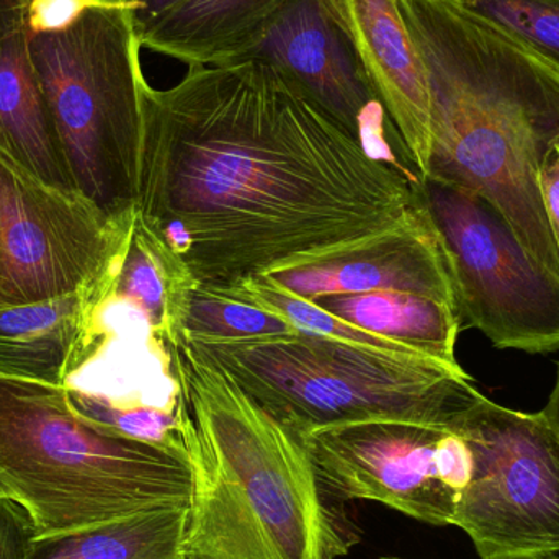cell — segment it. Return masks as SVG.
Segmentation results:
<instances>
[{
  "instance_id": "cell-7",
  "label": "cell",
  "mask_w": 559,
  "mask_h": 559,
  "mask_svg": "<svg viewBox=\"0 0 559 559\" xmlns=\"http://www.w3.org/2000/svg\"><path fill=\"white\" fill-rule=\"evenodd\" d=\"M453 430L475 460L453 525L478 557H559V440L544 413L511 409L483 394Z\"/></svg>"
},
{
  "instance_id": "cell-18",
  "label": "cell",
  "mask_w": 559,
  "mask_h": 559,
  "mask_svg": "<svg viewBox=\"0 0 559 559\" xmlns=\"http://www.w3.org/2000/svg\"><path fill=\"white\" fill-rule=\"evenodd\" d=\"M311 301L355 328L463 370L456 360V342L463 329L459 306L396 292L328 295Z\"/></svg>"
},
{
  "instance_id": "cell-8",
  "label": "cell",
  "mask_w": 559,
  "mask_h": 559,
  "mask_svg": "<svg viewBox=\"0 0 559 559\" xmlns=\"http://www.w3.org/2000/svg\"><path fill=\"white\" fill-rule=\"evenodd\" d=\"M463 328L499 350L559 352V275L538 264L498 210L476 193L424 179Z\"/></svg>"
},
{
  "instance_id": "cell-9",
  "label": "cell",
  "mask_w": 559,
  "mask_h": 559,
  "mask_svg": "<svg viewBox=\"0 0 559 559\" xmlns=\"http://www.w3.org/2000/svg\"><path fill=\"white\" fill-rule=\"evenodd\" d=\"M133 218L134 210L111 218L79 190L48 186L0 153V306L111 293Z\"/></svg>"
},
{
  "instance_id": "cell-15",
  "label": "cell",
  "mask_w": 559,
  "mask_h": 559,
  "mask_svg": "<svg viewBox=\"0 0 559 559\" xmlns=\"http://www.w3.org/2000/svg\"><path fill=\"white\" fill-rule=\"evenodd\" d=\"M108 296V288H92L0 306V374L64 386L100 345L97 318Z\"/></svg>"
},
{
  "instance_id": "cell-14",
  "label": "cell",
  "mask_w": 559,
  "mask_h": 559,
  "mask_svg": "<svg viewBox=\"0 0 559 559\" xmlns=\"http://www.w3.org/2000/svg\"><path fill=\"white\" fill-rule=\"evenodd\" d=\"M29 0H0V153L48 186L75 189L29 52Z\"/></svg>"
},
{
  "instance_id": "cell-21",
  "label": "cell",
  "mask_w": 559,
  "mask_h": 559,
  "mask_svg": "<svg viewBox=\"0 0 559 559\" xmlns=\"http://www.w3.org/2000/svg\"><path fill=\"white\" fill-rule=\"evenodd\" d=\"M296 334L301 331L277 312L202 289L193 292L183 332L192 341H249Z\"/></svg>"
},
{
  "instance_id": "cell-22",
  "label": "cell",
  "mask_w": 559,
  "mask_h": 559,
  "mask_svg": "<svg viewBox=\"0 0 559 559\" xmlns=\"http://www.w3.org/2000/svg\"><path fill=\"white\" fill-rule=\"evenodd\" d=\"M559 72V0H460Z\"/></svg>"
},
{
  "instance_id": "cell-1",
  "label": "cell",
  "mask_w": 559,
  "mask_h": 559,
  "mask_svg": "<svg viewBox=\"0 0 559 559\" xmlns=\"http://www.w3.org/2000/svg\"><path fill=\"white\" fill-rule=\"evenodd\" d=\"M426 209L420 177L368 153L267 62L192 64L173 87H144L134 215L195 289L350 254Z\"/></svg>"
},
{
  "instance_id": "cell-2",
  "label": "cell",
  "mask_w": 559,
  "mask_h": 559,
  "mask_svg": "<svg viewBox=\"0 0 559 559\" xmlns=\"http://www.w3.org/2000/svg\"><path fill=\"white\" fill-rule=\"evenodd\" d=\"M400 9L429 75L432 150L424 179L491 203L528 254L559 275L538 187L542 160L559 138V72L460 0H400Z\"/></svg>"
},
{
  "instance_id": "cell-16",
  "label": "cell",
  "mask_w": 559,
  "mask_h": 559,
  "mask_svg": "<svg viewBox=\"0 0 559 559\" xmlns=\"http://www.w3.org/2000/svg\"><path fill=\"white\" fill-rule=\"evenodd\" d=\"M293 0H182L140 29L141 46L183 64L246 58Z\"/></svg>"
},
{
  "instance_id": "cell-12",
  "label": "cell",
  "mask_w": 559,
  "mask_h": 559,
  "mask_svg": "<svg viewBox=\"0 0 559 559\" xmlns=\"http://www.w3.org/2000/svg\"><path fill=\"white\" fill-rule=\"evenodd\" d=\"M350 38L388 120L424 179L432 150L429 75L400 0H325Z\"/></svg>"
},
{
  "instance_id": "cell-5",
  "label": "cell",
  "mask_w": 559,
  "mask_h": 559,
  "mask_svg": "<svg viewBox=\"0 0 559 559\" xmlns=\"http://www.w3.org/2000/svg\"><path fill=\"white\" fill-rule=\"evenodd\" d=\"M189 342L298 437L361 420L455 429L483 396L465 370L325 335Z\"/></svg>"
},
{
  "instance_id": "cell-23",
  "label": "cell",
  "mask_w": 559,
  "mask_h": 559,
  "mask_svg": "<svg viewBox=\"0 0 559 559\" xmlns=\"http://www.w3.org/2000/svg\"><path fill=\"white\" fill-rule=\"evenodd\" d=\"M108 0H29L28 25L32 33L64 32L88 9L108 5Z\"/></svg>"
},
{
  "instance_id": "cell-4",
  "label": "cell",
  "mask_w": 559,
  "mask_h": 559,
  "mask_svg": "<svg viewBox=\"0 0 559 559\" xmlns=\"http://www.w3.org/2000/svg\"><path fill=\"white\" fill-rule=\"evenodd\" d=\"M192 488L183 447L108 432L72 409L64 386L0 374V496L28 514L35 542L187 508Z\"/></svg>"
},
{
  "instance_id": "cell-10",
  "label": "cell",
  "mask_w": 559,
  "mask_h": 559,
  "mask_svg": "<svg viewBox=\"0 0 559 559\" xmlns=\"http://www.w3.org/2000/svg\"><path fill=\"white\" fill-rule=\"evenodd\" d=\"M450 430L404 420H361L299 439L329 498L380 502L414 521L449 527L460 499L443 468Z\"/></svg>"
},
{
  "instance_id": "cell-24",
  "label": "cell",
  "mask_w": 559,
  "mask_h": 559,
  "mask_svg": "<svg viewBox=\"0 0 559 559\" xmlns=\"http://www.w3.org/2000/svg\"><path fill=\"white\" fill-rule=\"evenodd\" d=\"M33 544L32 519L16 502L0 496V559H29Z\"/></svg>"
},
{
  "instance_id": "cell-17",
  "label": "cell",
  "mask_w": 559,
  "mask_h": 559,
  "mask_svg": "<svg viewBox=\"0 0 559 559\" xmlns=\"http://www.w3.org/2000/svg\"><path fill=\"white\" fill-rule=\"evenodd\" d=\"M193 289L182 265L134 215L107 301L124 302L143 318L154 352L166 361L167 345L186 332Z\"/></svg>"
},
{
  "instance_id": "cell-3",
  "label": "cell",
  "mask_w": 559,
  "mask_h": 559,
  "mask_svg": "<svg viewBox=\"0 0 559 559\" xmlns=\"http://www.w3.org/2000/svg\"><path fill=\"white\" fill-rule=\"evenodd\" d=\"M193 488L186 559H335L355 540L298 436L186 335L167 345Z\"/></svg>"
},
{
  "instance_id": "cell-26",
  "label": "cell",
  "mask_w": 559,
  "mask_h": 559,
  "mask_svg": "<svg viewBox=\"0 0 559 559\" xmlns=\"http://www.w3.org/2000/svg\"><path fill=\"white\" fill-rule=\"evenodd\" d=\"M108 2L120 3V5L133 9L136 32L146 28L151 23L166 15L174 7L179 5L182 0H108Z\"/></svg>"
},
{
  "instance_id": "cell-11",
  "label": "cell",
  "mask_w": 559,
  "mask_h": 559,
  "mask_svg": "<svg viewBox=\"0 0 559 559\" xmlns=\"http://www.w3.org/2000/svg\"><path fill=\"white\" fill-rule=\"evenodd\" d=\"M242 59L267 62L360 141L368 153L420 177L374 95L350 38L325 0H293Z\"/></svg>"
},
{
  "instance_id": "cell-6",
  "label": "cell",
  "mask_w": 559,
  "mask_h": 559,
  "mask_svg": "<svg viewBox=\"0 0 559 559\" xmlns=\"http://www.w3.org/2000/svg\"><path fill=\"white\" fill-rule=\"evenodd\" d=\"M133 9H88L64 32L32 33L29 52L75 189L111 218L134 210L143 91Z\"/></svg>"
},
{
  "instance_id": "cell-27",
  "label": "cell",
  "mask_w": 559,
  "mask_h": 559,
  "mask_svg": "<svg viewBox=\"0 0 559 559\" xmlns=\"http://www.w3.org/2000/svg\"><path fill=\"white\" fill-rule=\"evenodd\" d=\"M542 413H544L548 426L551 427L559 440V365L557 381H555L554 390H551L550 400H548L547 406L544 407Z\"/></svg>"
},
{
  "instance_id": "cell-25",
  "label": "cell",
  "mask_w": 559,
  "mask_h": 559,
  "mask_svg": "<svg viewBox=\"0 0 559 559\" xmlns=\"http://www.w3.org/2000/svg\"><path fill=\"white\" fill-rule=\"evenodd\" d=\"M542 203L559 251V138L548 150L538 170Z\"/></svg>"
},
{
  "instance_id": "cell-28",
  "label": "cell",
  "mask_w": 559,
  "mask_h": 559,
  "mask_svg": "<svg viewBox=\"0 0 559 559\" xmlns=\"http://www.w3.org/2000/svg\"><path fill=\"white\" fill-rule=\"evenodd\" d=\"M380 559H406V558H400V557H384V558H380ZM548 559H559V557L548 558Z\"/></svg>"
},
{
  "instance_id": "cell-13",
  "label": "cell",
  "mask_w": 559,
  "mask_h": 559,
  "mask_svg": "<svg viewBox=\"0 0 559 559\" xmlns=\"http://www.w3.org/2000/svg\"><path fill=\"white\" fill-rule=\"evenodd\" d=\"M269 278L305 299L348 293L396 292L459 306L449 258L429 209L409 225L350 254L289 269Z\"/></svg>"
},
{
  "instance_id": "cell-20",
  "label": "cell",
  "mask_w": 559,
  "mask_h": 559,
  "mask_svg": "<svg viewBox=\"0 0 559 559\" xmlns=\"http://www.w3.org/2000/svg\"><path fill=\"white\" fill-rule=\"evenodd\" d=\"M72 409L88 423L117 436L160 445L183 447L180 396L159 406L143 397H111L64 386Z\"/></svg>"
},
{
  "instance_id": "cell-19",
  "label": "cell",
  "mask_w": 559,
  "mask_h": 559,
  "mask_svg": "<svg viewBox=\"0 0 559 559\" xmlns=\"http://www.w3.org/2000/svg\"><path fill=\"white\" fill-rule=\"evenodd\" d=\"M187 508L157 509L69 537L35 542L29 559H186Z\"/></svg>"
}]
</instances>
